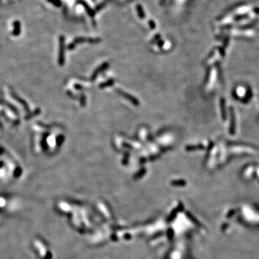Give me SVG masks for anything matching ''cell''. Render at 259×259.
<instances>
[{
	"mask_svg": "<svg viewBox=\"0 0 259 259\" xmlns=\"http://www.w3.org/2000/svg\"><path fill=\"white\" fill-rule=\"evenodd\" d=\"M48 1H50V2H51V3H53V4H55V5H58V0H48Z\"/></svg>",
	"mask_w": 259,
	"mask_h": 259,
	"instance_id": "5",
	"label": "cell"
},
{
	"mask_svg": "<svg viewBox=\"0 0 259 259\" xmlns=\"http://www.w3.org/2000/svg\"><path fill=\"white\" fill-rule=\"evenodd\" d=\"M113 83H114V81L112 79H111V80H109V81H108L107 82H106V83H103V84H102L100 85V88H103V87H107V86H111L112 85V84H113Z\"/></svg>",
	"mask_w": 259,
	"mask_h": 259,
	"instance_id": "3",
	"label": "cell"
},
{
	"mask_svg": "<svg viewBox=\"0 0 259 259\" xmlns=\"http://www.w3.org/2000/svg\"><path fill=\"white\" fill-rule=\"evenodd\" d=\"M14 28H15V31H17V34L20 33V23L18 21H16L14 22ZM15 31L14 32V33H15Z\"/></svg>",
	"mask_w": 259,
	"mask_h": 259,
	"instance_id": "4",
	"label": "cell"
},
{
	"mask_svg": "<svg viewBox=\"0 0 259 259\" xmlns=\"http://www.w3.org/2000/svg\"><path fill=\"white\" fill-rule=\"evenodd\" d=\"M107 66H108V64L106 63V64H103V65L101 66L99 68H97V69H96V71L93 73V75H92V79H94L96 78V76L98 75V74H99L101 71H104V70H105Z\"/></svg>",
	"mask_w": 259,
	"mask_h": 259,
	"instance_id": "2",
	"label": "cell"
},
{
	"mask_svg": "<svg viewBox=\"0 0 259 259\" xmlns=\"http://www.w3.org/2000/svg\"><path fill=\"white\" fill-rule=\"evenodd\" d=\"M117 92H118V94H120L122 95V96H124L125 99H127L128 100H129L130 102H132L134 105H135V106H138L139 105V101L137 100V99H136L135 97H133V96L129 94L126 93V92H124L123 91L120 90V89H118Z\"/></svg>",
	"mask_w": 259,
	"mask_h": 259,
	"instance_id": "1",
	"label": "cell"
}]
</instances>
